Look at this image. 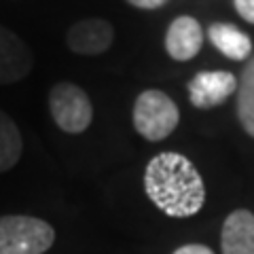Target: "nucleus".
Wrapping results in <instances>:
<instances>
[{"mask_svg":"<svg viewBox=\"0 0 254 254\" xmlns=\"http://www.w3.org/2000/svg\"><path fill=\"white\" fill-rule=\"evenodd\" d=\"M21 150L23 142L17 125L4 110H0V172L15 168L21 157Z\"/></svg>","mask_w":254,"mask_h":254,"instance_id":"nucleus-12","label":"nucleus"},{"mask_svg":"<svg viewBox=\"0 0 254 254\" xmlns=\"http://www.w3.org/2000/svg\"><path fill=\"white\" fill-rule=\"evenodd\" d=\"M133 127L148 142L165 140L178 127L180 110L168 93L159 89H146L133 104Z\"/></svg>","mask_w":254,"mask_h":254,"instance_id":"nucleus-2","label":"nucleus"},{"mask_svg":"<svg viewBox=\"0 0 254 254\" xmlns=\"http://www.w3.org/2000/svg\"><path fill=\"white\" fill-rule=\"evenodd\" d=\"M115 41V28L106 19H83L76 21L66 34V45L78 55H100L110 49Z\"/></svg>","mask_w":254,"mask_h":254,"instance_id":"nucleus-7","label":"nucleus"},{"mask_svg":"<svg viewBox=\"0 0 254 254\" xmlns=\"http://www.w3.org/2000/svg\"><path fill=\"white\" fill-rule=\"evenodd\" d=\"M237 91V78L227 70L199 72L189 83V100L195 108H214Z\"/></svg>","mask_w":254,"mask_h":254,"instance_id":"nucleus-6","label":"nucleus"},{"mask_svg":"<svg viewBox=\"0 0 254 254\" xmlns=\"http://www.w3.org/2000/svg\"><path fill=\"white\" fill-rule=\"evenodd\" d=\"M49 110L55 125L66 133H83L91 125L93 106L81 87L58 83L49 93Z\"/></svg>","mask_w":254,"mask_h":254,"instance_id":"nucleus-4","label":"nucleus"},{"mask_svg":"<svg viewBox=\"0 0 254 254\" xmlns=\"http://www.w3.org/2000/svg\"><path fill=\"white\" fill-rule=\"evenodd\" d=\"M127 2L142 11H155V9H161L163 4H168L170 0H127Z\"/></svg>","mask_w":254,"mask_h":254,"instance_id":"nucleus-14","label":"nucleus"},{"mask_svg":"<svg viewBox=\"0 0 254 254\" xmlns=\"http://www.w3.org/2000/svg\"><path fill=\"white\" fill-rule=\"evenodd\" d=\"M34 68L30 47L13 30L0 26V85L23 81Z\"/></svg>","mask_w":254,"mask_h":254,"instance_id":"nucleus-5","label":"nucleus"},{"mask_svg":"<svg viewBox=\"0 0 254 254\" xmlns=\"http://www.w3.org/2000/svg\"><path fill=\"white\" fill-rule=\"evenodd\" d=\"M144 190L163 214L172 218L195 216L205 203L201 174L178 153H159L146 165Z\"/></svg>","mask_w":254,"mask_h":254,"instance_id":"nucleus-1","label":"nucleus"},{"mask_svg":"<svg viewBox=\"0 0 254 254\" xmlns=\"http://www.w3.org/2000/svg\"><path fill=\"white\" fill-rule=\"evenodd\" d=\"M203 45V30L199 21L189 15H180L165 32V51L172 60L189 62L201 51Z\"/></svg>","mask_w":254,"mask_h":254,"instance_id":"nucleus-8","label":"nucleus"},{"mask_svg":"<svg viewBox=\"0 0 254 254\" xmlns=\"http://www.w3.org/2000/svg\"><path fill=\"white\" fill-rule=\"evenodd\" d=\"M174 254H214V252L203 244H187V246H180Z\"/></svg>","mask_w":254,"mask_h":254,"instance_id":"nucleus-15","label":"nucleus"},{"mask_svg":"<svg viewBox=\"0 0 254 254\" xmlns=\"http://www.w3.org/2000/svg\"><path fill=\"white\" fill-rule=\"evenodd\" d=\"M53 242V227L41 218L21 214L0 218V254H43Z\"/></svg>","mask_w":254,"mask_h":254,"instance_id":"nucleus-3","label":"nucleus"},{"mask_svg":"<svg viewBox=\"0 0 254 254\" xmlns=\"http://www.w3.org/2000/svg\"><path fill=\"white\" fill-rule=\"evenodd\" d=\"M237 119L246 133L254 138V58L244 66L237 81Z\"/></svg>","mask_w":254,"mask_h":254,"instance_id":"nucleus-11","label":"nucleus"},{"mask_svg":"<svg viewBox=\"0 0 254 254\" xmlns=\"http://www.w3.org/2000/svg\"><path fill=\"white\" fill-rule=\"evenodd\" d=\"M222 254H254V214L235 210L225 218L220 233Z\"/></svg>","mask_w":254,"mask_h":254,"instance_id":"nucleus-9","label":"nucleus"},{"mask_svg":"<svg viewBox=\"0 0 254 254\" xmlns=\"http://www.w3.org/2000/svg\"><path fill=\"white\" fill-rule=\"evenodd\" d=\"M208 38L214 49L220 51L225 58L242 62L252 55V41L246 32L237 30L231 23H212L208 30Z\"/></svg>","mask_w":254,"mask_h":254,"instance_id":"nucleus-10","label":"nucleus"},{"mask_svg":"<svg viewBox=\"0 0 254 254\" xmlns=\"http://www.w3.org/2000/svg\"><path fill=\"white\" fill-rule=\"evenodd\" d=\"M240 17L248 23H254V0H233Z\"/></svg>","mask_w":254,"mask_h":254,"instance_id":"nucleus-13","label":"nucleus"}]
</instances>
